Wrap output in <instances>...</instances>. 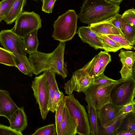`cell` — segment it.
I'll return each mask as SVG.
<instances>
[{
  "instance_id": "obj_33",
  "label": "cell",
  "mask_w": 135,
  "mask_h": 135,
  "mask_svg": "<svg viewBox=\"0 0 135 135\" xmlns=\"http://www.w3.org/2000/svg\"><path fill=\"white\" fill-rule=\"evenodd\" d=\"M119 80H114L108 78L105 75L104 73H103L98 76L93 78L92 84L114 83L117 82Z\"/></svg>"
},
{
  "instance_id": "obj_32",
  "label": "cell",
  "mask_w": 135,
  "mask_h": 135,
  "mask_svg": "<svg viewBox=\"0 0 135 135\" xmlns=\"http://www.w3.org/2000/svg\"><path fill=\"white\" fill-rule=\"evenodd\" d=\"M15 0H2L0 2V17L4 18L9 12Z\"/></svg>"
},
{
  "instance_id": "obj_38",
  "label": "cell",
  "mask_w": 135,
  "mask_h": 135,
  "mask_svg": "<svg viewBox=\"0 0 135 135\" xmlns=\"http://www.w3.org/2000/svg\"><path fill=\"white\" fill-rule=\"evenodd\" d=\"M64 97L63 92L59 89L55 91L53 98V107L55 112L59 103Z\"/></svg>"
},
{
  "instance_id": "obj_26",
  "label": "cell",
  "mask_w": 135,
  "mask_h": 135,
  "mask_svg": "<svg viewBox=\"0 0 135 135\" xmlns=\"http://www.w3.org/2000/svg\"><path fill=\"white\" fill-rule=\"evenodd\" d=\"M92 78L99 75V65L98 54L82 68Z\"/></svg>"
},
{
  "instance_id": "obj_1",
  "label": "cell",
  "mask_w": 135,
  "mask_h": 135,
  "mask_svg": "<svg viewBox=\"0 0 135 135\" xmlns=\"http://www.w3.org/2000/svg\"><path fill=\"white\" fill-rule=\"evenodd\" d=\"M65 45V42H60L51 53L37 51L30 54L28 59L33 74L37 75L49 70L61 75L64 79L66 77L68 70L64 60Z\"/></svg>"
},
{
  "instance_id": "obj_4",
  "label": "cell",
  "mask_w": 135,
  "mask_h": 135,
  "mask_svg": "<svg viewBox=\"0 0 135 135\" xmlns=\"http://www.w3.org/2000/svg\"><path fill=\"white\" fill-rule=\"evenodd\" d=\"M0 42L4 48L12 53L30 71L32 72L28 59L26 56L22 38L11 30L0 31Z\"/></svg>"
},
{
  "instance_id": "obj_16",
  "label": "cell",
  "mask_w": 135,
  "mask_h": 135,
  "mask_svg": "<svg viewBox=\"0 0 135 135\" xmlns=\"http://www.w3.org/2000/svg\"><path fill=\"white\" fill-rule=\"evenodd\" d=\"M85 100L88 104V119L90 128V135H99L97 110L95 108L89 93L86 90Z\"/></svg>"
},
{
  "instance_id": "obj_43",
  "label": "cell",
  "mask_w": 135,
  "mask_h": 135,
  "mask_svg": "<svg viewBox=\"0 0 135 135\" xmlns=\"http://www.w3.org/2000/svg\"><path fill=\"white\" fill-rule=\"evenodd\" d=\"M4 18V17H0V22L3 20Z\"/></svg>"
},
{
  "instance_id": "obj_20",
  "label": "cell",
  "mask_w": 135,
  "mask_h": 135,
  "mask_svg": "<svg viewBox=\"0 0 135 135\" xmlns=\"http://www.w3.org/2000/svg\"><path fill=\"white\" fill-rule=\"evenodd\" d=\"M37 30L28 33L23 38L24 50L29 55L37 51L39 45L37 38Z\"/></svg>"
},
{
  "instance_id": "obj_9",
  "label": "cell",
  "mask_w": 135,
  "mask_h": 135,
  "mask_svg": "<svg viewBox=\"0 0 135 135\" xmlns=\"http://www.w3.org/2000/svg\"><path fill=\"white\" fill-rule=\"evenodd\" d=\"M114 83L93 84L86 90L97 110L110 103V94L113 88L121 80Z\"/></svg>"
},
{
  "instance_id": "obj_17",
  "label": "cell",
  "mask_w": 135,
  "mask_h": 135,
  "mask_svg": "<svg viewBox=\"0 0 135 135\" xmlns=\"http://www.w3.org/2000/svg\"><path fill=\"white\" fill-rule=\"evenodd\" d=\"M8 120L10 127L21 133L27 125V116L23 107H18Z\"/></svg>"
},
{
  "instance_id": "obj_40",
  "label": "cell",
  "mask_w": 135,
  "mask_h": 135,
  "mask_svg": "<svg viewBox=\"0 0 135 135\" xmlns=\"http://www.w3.org/2000/svg\"><path fill=\"white\" fill-rule=\"evenodd\" d=\"M16 67H17L20 71L30 77L32 76V72L28 70L23 63L16 58Z\"/></svg>"
},
{
  "instance_id": "obj_24",
  "label": "cell",
  "mask_w": 135,
  "mask_h": 135,
  "mask_svg": "<svg viewBox=\"0 0 135 135\" xmlns=\"http://www.w3.org/2000/svg\"><path fill=\"white\" fill-rule=\"evenodd\" d=\"M122 32L124 37L133 46L135 43V27L132 26L124 18L121 20Z\"/></svg>"
},
{
  "instance_id": "obj_35",
  "label": "cell",
  "mask_w": 135,
  "mask_h": 135,
  "mask_svg": "<svg viewBox=\"0 0 135 135\" xmlns=\"http://www.w3.org/2000/svg\"><path fill=\"white\" fill-rule=\"evenodd\" d=\"M23 135L22 133L8 127L0 124V135Z\"/></svg>"
},
{
  "instance_id": "obj_6",
  "label": "cell",
  "mask_w": 135,
  "mask_h": 135,
  "mask_svg": "<svg viewBox=\"0 0 135 135\" xmlns=\"http://www.w3.org/2000/svg\"><path fill=\"white\" fill-rule=\"evenodd\" d=\"M121 81L112 90L110 103L117 106L135 103V80L133 78Z\"/></svg>"
},
{
  "instance_id": "obj_18",
  "label": "cell",
  "mask_w": 135,
  "mask_h": 135,
  "mask_svg": "<svg viewBox=\"0 0 135 135\" xmlns=\"http://www.w3.org/2000/svg\"><path fill=\"white\" fill-rule=\"evenodd\" d=\"M49 91V100L48 105V109L49 111L54 113L53 107V98L56 90L59 89L56 79L55 73L49 71H44Z\"/></svg>"
},
{
  "instance_id": "obj_42",
  "label": "cell",
  "mask_w": 135,
  "mask_h": 135,
  "mask_svg": "<svg viewBox=\"0 0 135 135\" xmlns=\"http://www.w3.org/2000/svg\"><path fill=\"white\" fill-rule=\"evenodd\" d=\"M108 1L116 4L119 5L123 0H107Z\"/></svg>"
},
{
  "instance_id": "obj_36",
  "label": "cell",
  "mask_w": 135,
  "mask_h": 135,
  "mask_svg": "<svg viewBox=\"0 0 135 135\" xmlns=\"http://www.w3.org/2000/svg\"><path fill=\"white\" fill-rule=\"evenodd\" d=\"M122 15L118 13L108 22L110 23L115 26L119 30L121 35L124 37L122 32Z\"/></svg>"
},
{
  "instance_id": "obj_19",
  "label": "cell",
  "mask_w": 135,
  "mask_h": 135,
  "mask_svg": "<svg viewBox=\"0 0 135 135\" xmlns=\"http://www.w3.org/2000/svg\"><path fill=\"white\" fill-rule=\"evenodd\" d=\"M90 29L98 34L103 35H121L119 30L108 22H104L91 24Z\"/></svg>"
},
{
  "instance_id": "obj_21",
  "label": "cell",
  "mask_w": 135,
  "mask_h": 135,
  "mask_svg": "<svg viewBox=\"0 0 135 135\" xmlns=\"http://www.w3.org/2000/svg\"><path fill=\"white\" fill-rule=\"evenodd\" d=\"M26 3V0H15L8 14L3 20L7 24H11L15 21L22 12Z\"/></svg>"
},
{
  "instance_id": "obj_11",
  "label": "cell",
  "mask_w": 135,
  "mask_h": 135,
  "mask_svg": "<svg viewBox=\"0 0 135 135\" xmlns=\"http://www.w3.org/2000/svg\"><path fill=\"white\" fill-rule=\"evenodd\" d=\"M122 67L119 73L121 78L127 79L132 78L135 79V53L130 51L121 50L119 54Z\"/></svg>"
},
{
  "instance_id": "obj_31",
  "label": "cell",
  "mask_w": 135,
  "mask_h": 135,
  "mask_svg": "<svg viewBox=\"0 0 135 135\" xmlns=\"http://www.w3.org/2000/svg\"><path fill=\"white\" fill-rule=\"evenodd\" d=\"M32 135H56V127L55 125L54 124H52L38 128Z\"/></svg>"
},
{
  "instance_id": "obj_22",
  "label": "cell",
  "mask_w": 135,
  "mask_h": 135,
  "mask_svg": "<svg viewBox=\"0 0 135 135\" xmlns=\"http://www.w3.org/2000/svg\"><path fill=\"white\" fill-rule=\"evenodd\" d=\"M128 113L119 115L105 127H99V135H115L123 119Z\"/></svg>"
},
{
  "instance_id": "obj_3",
  "label": "cell",
  "mask_w": 135,
  "mask_h": 135,
  "mask_svg": "<svg viewBox=\"0 0 135 135\" xmlns=\"http://www.w3.org/2000/svg\"><path fill=\"white\" fill-rule=\"evenodd\" d=\"M78 18L75 11L72 9L59 16L53 25L52 36L54 39L60 42L71 40L76 33Z\"/></svg>"
},
{
  "instance_id": "obj_39",
  "label": "cell",
  "mask_w": 135,
  "mask_h": 135,
  "mask_svg": "<svg viewBox=\"0 0 135 135\" xmlns=\"http://www.w3.org/2000/svg\"><path fill=\"white\" fill-rule=\"evenodd\" d=\"M131 112L135 113V103H130L123 106L119 111V115Z\"/></svg>"
},
{
  "instance_id": "obj_27",
  "label": "cell",
  "mask_w": 135,
  "mask_h": 135,
  "mask_svg": "<svg viewBox=\"0 0 135 135\" xmlns=\"http://www.w3.org/2000/svg\"><path fill=\"white\" fill-rule=\"evenodd\" d=\"M0 63L16 67V58L12 53L0 47Z\"/></svg>"
},
{
  "instance_id": "obj_25",
  "label": "cell",
  "mask_w": 135,
  "mask_h": 135,
  "mask_svg": "<svg viewBox=\"0 0 135 135\" xmlns=\"http://www.w3.org/2000/svg\"><path fill=\"white\" fill-rule=\"evenodd\" d=\"M122 131L135 132V113L131 112L127 114L116 133Z\"/></svg>"
},
{
  "instance_id": "obj_28",
  "label": "cell",
  "mask_w": 135,
  "mask_h": 135,
  "mask_svg": "<svg viewBox=\"0 0 135 135\" xmlns=\"http://www.w3.org/2000/svg\"><path fill=\"white\" fill-rule=\"evenodd\" d=\"M65 105L64 97L60 101L55 110V122L56 135H58L62 120Z\"/></svg>"
},
{
  "instance_id": "obj_44",
  "label": "cell",
  "mask_w": 135,
  "mask_h": 135,
  "mask_svg": "<svg viewBox=\"0 0 135 135\" xmlns=\"http://www.w3.org/2000/svg\"></svg>"
},
{
  "instance_id": "obj_41",
  "label": "cell",
  "mask_w": 135,
  "mask_h": 135,
  "mask_svg": "<svg viewBox=\"0 0 135 135\" xmlns=\"http://www.w3.org/2000/svg\"><path fill=\"white\" fill-rule=\"evenodd\" d=\"M115 135H135V132L122 131L117 132Z\"/></svg>"
},
{
  "instance_id": "obj_29",
  "label": "cell",
  "mask_w": 135,
  "mask_h": 135,
  "mask_svg": "<svg viewBox=\"0 0 135 135\" xmlns=\"http://www.w3.org/2000/svg\"><path fill=\"white\" fill-rule=\"evenodd\" d=\"M113 40L122 48L131 50L133 48L129 42L121 35H106Z\"/></svg>"
},
{
  "instance_id": "obj_10",
  "label": "cell",
  "mask_w": 135,
  "mask_h": 135,
  "mask_svg": "<svg viewBox=\"0 0 135 135\" xmlns=\"http://www.w3.org/2000/svg\"><path fill=\"white\" fill-rule=\"evenodd\" d=\"M93 78L82 68L75 71L71 79L65 84V93L69 94L74 91L83 92L92 84Z\"/></svg>"
},
{
  "instance_id": "obj_15",
  "label": "cell",
  "mask_w": 135,
  "mask_h": 135,
  "mask_svg": "<svg viewBox=\"0 0 135 135\" xmlns=\"http://www.w3.org/2000/svg\"><path fill=\"white\" fill-rule=\"evenodd\" d=\"M77 33L83 42L88 44L95 49H103L97 34L90 29L89 26L80 27Z\"/></svg>"
},
{
  "instance_id": "obj_30",
  "label": "cell",
  "mask_w": 135,
  "mask_h": 135,
  "mask_svg": "<svg viewBox=\"0 0 135 135\" xmlns=\"http://www.w3.org/2000/svg\"><path fill=\"white\" fill-rule=\"evenodd\" d=\"M98 55L100 75L104 73L106 66L111 61V59L110 55L105 51H101Z\"/></svg>"
},
{
  "instance_id": "obj_34",
  "label": "cell",
  "mask_w": 135,
  "mask_h": 135,
  "mask_svg": "<svg viewBox=\"0 0 135 135\" xmlns=\"http://www.w3.org/2000/svg\"><path fill=\"white\" fill-rule=\"evenodd\" d=\"M124 18L132 26L135 27V9L133 8L126 11L122 15Z\"/></svg>"
},
{
  "instance_id": "obj_37",
  "label": "cell",
  "mask_w": 135,
  "mask_h": 135,
  "mask_svg": "<svg viewBox=\"0 0 135 135\" xmlns=\"http://www.w3.org/2000/svg\"><path fill=\"white\" fill-rule=\"evenodd\" d=\"M56 0H43L42 11L45 13H51Z\"/></svg>"
},
{
  "instance_id": "obj_13",
  "label": "cell",
  "mask_w": 135,
  "mask_h": 135,
  "mask_svg": "<svg viewBox=\"0 0 135 135\" xmlns=\"http://www.w3.org/2000/svg\"><path fill=\"white\" fill-rule=\"evenodd\" d=\"M18 108L9 92L0 89V116L5 117L8 119Z\"/></svg>"
},
{
  "instance_id": "obj_8",
  "label": "cell",
  "mask_w": 135,
  "mask_h": 135,
  "mask_svg": "<svg viewBox=\"0 0 135 135\" xmlns=\"http://www.w3.org/2000/svg\"><path fill=\"white\" fill-rule=\"evenodd\" d=\"M31 87L38 105L42 118L45 120L49 111L48 109L49 91L45 74L44 73L36 77L32 81Z\"/></svg>"
},
{
  "instance_id": "obj_14",
  "label": "cell",
  "mask_w": 135,
  "mask_h": 135,
  "mask_svg": "<svg viewBox=\"0 0 135 135\" xmlns=\"http://www.w3.org/2000/svg\"><path fill=\"white\" fill-rule=\"evenodd\" d=\"M77 127L75 119L65 105L58 135H75L77 134Z\"/></svg>"
},
{
  "instance_id": "obj_23",
  "label": "cell",
  "mask_w": 135,
  "mask_h": 135,
  "mask_svg": "<svg viewBox=\"0 0 135 135\" xmlns=\"http://www.w3.org/2000/svg\"><path fill=\"white\" fill-rule=\"evenodd\" d=\"M97 35L102 43L103 49L105 51L107 52H115L122 48L120 46L106 35L98 34Z\"/></svg>"
},
{
  "instance_id": "obj_5",
  "label": "cell",
  "mask_w": 135,
  "mask_h": 135,
  "mask_svg": "<svg viewBox=\"0 0 135 135\" xmlns=\"http://www.w3.org/2000/svg\"><path fill=\"white\" fill-rule=\"evenodd\" d=\"M65 105L77 125V134L90 135V128L88 115L84 106L71 94L64 96Z\"/></svg>"
},
{
  "instance_id": "obj_7",
  "label": "cell",
  "mask_w": 135,
  "mask_h": 135,
  "mask_svg": "<svg viewBox=\"0 0 135 135\" xmlns=\"http://www.w3.org/2000/svg\"><path fill=\"white\" fill-rule=\"evenodd\" d=\"M40 16L34 12H22L15 21L11 30L22 38L32 31L41 27Z\"/></svg>"
},
{
  "instance_id": "obj_2",
  "label": "cell",
  "mask_w": 135,
  "mask_h": 135,
  "mask_svg": "<svg viewBox=\"0 0 135 135\" xmlns=\"http://www.w3.org/2000/svg\"><path fill=\"white\" fill-rule=\"evenodd\" d=\"M120 8L119 5L107 0H84L78 16L81 22L89 25L108 21Z\"/></svg>"
},
{
  "instance_id": "obj_12",
  "label": "cell",
  "mask_w": 135,
  "mask_h": 135,
  "mask_svg": "<svg viewBox=\"0 0 135 135\" xmlns=\"http://www.w3.org/2000/svg\"><path fill=\"white\" fill-rule=\"evenodd\" d=\"M123 106H117L109 103L97 110L98 118L101 126H106L119 116V111Z\"/></svg>"
}]
</instances>
